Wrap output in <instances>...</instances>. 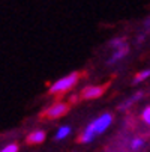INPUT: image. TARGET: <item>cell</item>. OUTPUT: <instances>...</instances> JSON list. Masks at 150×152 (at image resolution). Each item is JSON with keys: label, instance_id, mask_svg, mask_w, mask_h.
Returning <instances> with one entry per match:
<instances>
[{"label": "cell", "instance_id": "7a4b0ae2", "mask_svg": "<svg viewBox=\"0 0 150 152\" xmlns=\"http://www.w3.org/2000/svg\"><path fill=\"white\" fill-rule=\"evenodd\" d=\"M108 84H102V86H89L86 88L83 92H81V96L84 99H95V98H99L104 95V92L107 91Z\"/></svg>", "mask_w": 150, "mask_h": 152}, {"label": "cell", "instance_id": "6da1fadb", "mask_svg": "<svg viewBox=\"0 0 150 152\" xmlns=\"http://www.w3.org/2000/svg\"><path fill=\"white\" fill-rule=\"evenodd\" d=\"M78 78H80V74L78 72H72L71 75H66V77L60 78L59 81H56L50 88V92L51 94H62V92H65V91H69L71 88H74V86H75V83L78 81Z\"/></svg>", "mask_w": 150, "mask_h": 152}, {"label": "cell", "instance_id": "52a82bcc", "mask_svg": "<svg viewBox=\"0 0 150 152\" xmlns=\"http://www.w3.org/2000/svg\"><path fill=\"white\" fill-rule=\"evenodd\" d=\"M95 139V129H93V125L90 124L87 128H86V131L83 133V136L80 137V142L81 143H89Z\"/></svg>", "mask_w": 150, "mask_h": 152}, {"label": "cell", "instance_id": "3957f363", "mask_svg": "<svg viewBox=\"0 0 150 152\" xmlns=\"http://www.w3.org/2000/svg\"><path fill=\"white\" fill-rule=\"evenodd\" d=\"M113 122V116L110 113H105L102 116H99L96 121L92 122L93 125V129H95V134H99V133H104L107 128L110 126V124Z\"/></svg>", "mask_w": 150, "mask_h": 152}, {"label": "cell", "instance_id": "277c9868", "mask_svg": "<svg viewBox=\"0 0 150 152\" xmlns=\"http://www.w3.org/2000/svg\"><path fill=\"white\" fill-rule=\"evenodd\" d=\"M69 110V105L65 104V102H57L54 104L53 107H50L48 110H47V118L50 119H57V118H62V116H65Z\"/></svg>", "mask_w": 150, "mask_h": 152}, {"label": "cell", "instance_id": "9c48e42d", "mask_svg": "<svg viewBox=\"0 0 150 152\" xmlns=\"http://www.w3.org/2000/svg\"><path fill=\"white\" fill-rule=\"evenodd\" d=\"M143 146H144V140H143L141 137L134 139V140H132V143H131V149H132V151H140Z\"/></svg>", "mask_w": 150, "mask_h": 152}, {"label": "cell", "instance_id": "30bf717a", "mask_svg": "<svg viewBox=\"0 0 150 152\" xmlns=\"http://www.w3.org/2000/svg\"><path fill=\"white\" fill-rule=\"evenodd\" d=\"M149 74H150V71H149V69H144V71H141V72H138V75L135 77V80H134V83H140V81H143L144 78H147V77H149Z\"/></svg>", "mask_w": 150, "mask_h": 152}, {"label": "cell", "instance_id": "8992f818", "mask_svg": "<svg viewBox=\"0 0 150 152\" xmlns=\"http://www.w3.org/2000/svg\"><path fill=\"white\" fill-rule=\"evenodd\" d=\"M128 51H129V47H128V44H125V45H122V47L116 48V53H114V54H113V57L108 60V63H114V62L120 60L122 57H125V56L128 54Z\"/></svg>", "mask_w": 150, "mask_h": 152}, {"label": "cell", "instance_id": "8fae6325", "mask_svg": "<svg viewBox=\"0 0 150 152\" xmlns=\"http://www.w3.org/2000/svg\"><path fill=\"white\" fill-rule=\"evenodd\" d=\"M141 118H143V121H144L146 124H149V122H150V107H146V108H144Z\"/></svg>", "mask_w": 150, "mask_h": 152}, {"label": "cell", "instance_id": "ba28073f", "mask_svg": "<svg viewBox=\"0 0 150 152\" xmlns=\"http://www.w3.org/2000/svg\"><path fill=\"white\" fill-rule=\"evenodd\" d=\"M71 133V128L69 126H62L59 128V131L56 134V140H63L65 137H68V134Z\"/></svg>", "mask_w": 150, "mask_h": 152}, {"label": "cell", "instance_id": "5b68a950", "mask_svg": "<svg viewBox=\"0 0 150 152\" xmlns=\"http://www.w3.org/2000/svg\"><path fill=\"white\" fill-rule=\"evenodd\" d=\"M44 140H45V133L44 131H33L27 137V143L29 145H39Z\"/></svg>", "mask_w": 150, "mask_h": 152}, {"label": "cell", "instance_id": "7c38bea8", "mask_svg": "<svg viewBox=\"0 0 150 152\" xmlns=\"http://www.w3.org/2000/svg\"><path fill=\"white\" fill-rule=\"evenodd\" d=\"M18 151V146L15 145V143H12V145H8V146H5L0 152H17Z\"/></svg>", "mask_w": 150, "mask_h": 152}]
</instances>
